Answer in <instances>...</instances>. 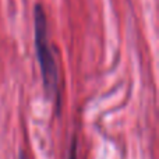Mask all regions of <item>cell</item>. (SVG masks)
I'll use <instances>...</instances> for the list:
<instances>
[{
	"instance_id": "cell-1",
	"label": "cell",
	"mask_w": 159,
	"mask_h": 159,
	"mask_svg": "<svg viewBox=\"0 0 159 159\" xmlns=\"http://www.w3.org/2000/svg\"><path fill=\"white\" fill-rule=\"evenodd\" d=\"M34 28H35V48L39 67L42 73L43 89L46 98L55 101L56 107L60 113V91H59V71L55 56L50 49L48 38V20L45 10L41 4L34 7Z\"/></svg>"
},
{
	"instance_id": "cell-2",
	"label": "cell",
	"mask_w": 159,
	"mask_h": 159,
	"mask_svg": "<svg viewBox=\"0 0 159 159\" xmlns=\"http://www.w3.org/2000/svg\"><path fill=\"white\" fill-rule=\"evenodd\" d=\"M77 138H73V143H71V147H70V152H69V158L67 159H77Z\"/></svg>"
},
{
	"instance_id": "cell-3",
	"label": "cell",
	"mask_w": 159,
	"mask_h": 159,
	"mask_svg": "<svg viewBox=\"0 0 159 159\" xmlns=\"http://www.w3.org/2000/svg\"><path fill=\"white\" fill-rule=\"evenodd\" d=\"M20 159H27V158H25V154L22 151H21V154H20Z\"/></svg>"
}]
</instances>
